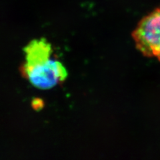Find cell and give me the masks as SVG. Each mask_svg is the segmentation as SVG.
Returning <instances> with one entry per match:
<instances>
[{"label":"cell","mask_w":160,"mask_h":160,"mask_svg":"<svg viewBox=\"0 0 160 160\" xmlns=\"http://www.w3.org/2000/svg\"><path fill=\"white\" fill-rule=\"evenodd\" d=\"M24 51L26 62L22 67V72L33 86L40 89H49L67 79V69L55 59L51 44L45 39L33 40Z\"/></svg>","instance_id":"cell-1"},{"label":"cell","mask_w":160,"mask_h":160,"mask_svg":"<svg viewBox=\"0 0 160 160\" xmlns=\"http://www.w3.org/2000/svg\"><path fill=\"white\" fill-rule=\"evenodd\" d=\"M132 38L143 56L160 62V8L140 20L132 33Z\"/></svg>","instance_id":"cell-2"}]
</instances>
